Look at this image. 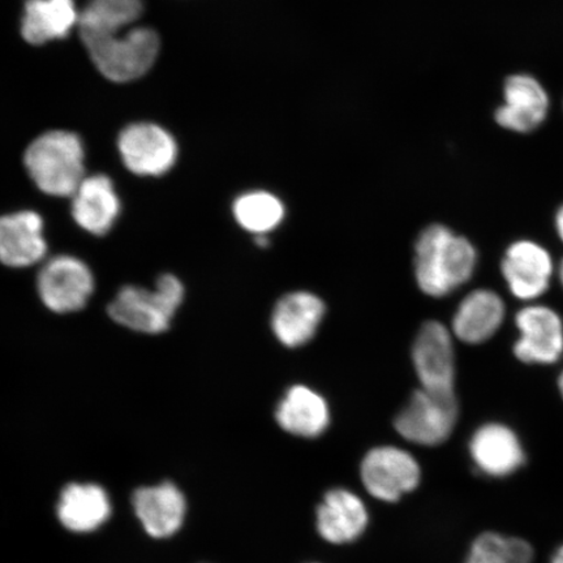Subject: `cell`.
Instances as JSON below:
<instances>
[{"mask_svg": "<svg viewBox=\"0 0 563 563\" xmlns=\"http://www.w3.org/2000/svg\"><path fill=\"white\" fill-rule=\"evenodd\" d=\"M477 266L476 245L445 224H429L415 243V279L429 298L442 299L460 290L474 278Z\"/></svg>", "mask_w": 563, "mask_h": 563, "instance_id": "cell-1", "label": "cell"}, {"mask_svg": "<svg viewBox=\"0 0 563 563\" xmlns=\"http://www.w3.org/2000/svg\"><path fill=\"white\" fill-rule=\"evenodd\" d=\"M24 165L40 191L70 197L86 178V151L76 133L48 131L27 146Z\"/></svg>", "mask_w": 563, "mask_h": 563, "instance_id": "cell-2", "label": "cell"}, {"mask_svg": "<svg viewBox=\"0 0 563 563\" xmlns=\"http://www.w3.org/2000/svg\"><path fill=\"white\" fill-rule=\"evenodd\" d=\"M185 300V286L173 274L161 276L150 288L125 286L108 308L119 325L143 334L166 332Z\"/></svg>", "mask_w": 563, "mask_h": 563, "instance_id": "cell-3", "label": "cell"}, {"mask_svg": "<svg viewBox=\"0 0 563 563\" xmlns=\"http://www.w3.org/2000/svg\"><path fill=\"white\" fill-rule=\"evenodd\" d=\"M84 46L106 79L130 82L150 73L158 58L161 42L152 27L132 26L121 33L87 42Z\"/></svg>", "mask_w": 563, "mask_h": 563, "instance_id": "cell-4", "label": "cell"}, {"mask_svg": "<svg viewBox=\"0 0 563 563\" xmlns=\"http://www.w3.org/2000/svg\"><path fill=\"white\" fill-rule=\"evenodd\" d=\"M460 410L456 394H439L419 387L397 413L394 428L413 445L439 446L452 438Z\"/></svg>", "mask_w": 563, "mask_h": 563, "instance_id": "cell-5", "label": "cell"}, {"mask_svg": "<svg viewBox=\"0 0 563 563\" xmlns=\"http://www.w3.org/2000/svg\"><path fill=\"white\" fill-rule=\"evenodd\" d=\"M517 338L512 355L520 364L553 367L563 361V317L543 300L528 302L514 314Z\"/></svg>", "mask_w": 563, "mask_h": 563, "instance_id": "cell-6", "label": "cell"}, {"mask_svg": "<svg viewBox=\"0 0 563 563\" xmlns=\"http://www.w3.org/2000/svg\"><path fill=\"white\" fill-rule=\"evenodd\" d=\"M499 273L511 297L528 305L543 300L551 290L558 263L543 243L522 238L506 246Z\"/></svg>", "mask_w": 563, "mask_h": 563, "instance_id": "cell-7", "label": "cell"}, {"mask_svg": "<svg viewBox=\"0 0 563 563\" xmlns=\"http://www.w3.org/2000/svg\"><path fill=\"white\" fill-rule=\"evenodd\" d=\"M411 358L422 389L456 394L455 338L445 323L438 320L422 323L412 343Z\"/></svg>", "mask_w": 563, "mask_h": 563, "instance_id": "cell-8", "label": "cell"}, {"mask_svg": "<svg viewBox=\"0 0 563 563\" xmlns=\"http://www.w3.org/2000/svg\"><path fill=\"white\" fill-rule=\"evenodd\" d=\"M361 478L373 498L393 504L419 488L421 467L417 457L402 448L377 446L364 455Z\"/></svg>", "mask_w": 563, "mask_h": 563, "instance_id": "cell-9", "label": "cell"}, {"mask_svg": "<svg viewBox=\"0 0 563 563\" xmlns=\"http://www.w3.org/2000/svg\"><path fill=\"white\" fill-rule=\"evenodd\" d=\"M37 290L44 305L55 313L80 311L95 291V277L80 258L60 255L42 266Z\"/></svg>", "mask_w": 563, "mask_h": 563, "instance_id": "cell-10", "label": "cell"}, {"mask_svg": "<svg viewBox=\"0 0 563 563\" xmlns=\"http://www.w3.org/2000/svg\"><path fill=\"white\" fill-rule=\"evenodd\" d=\"M118 150L129 170L140 176H161L178 159V144L170 132L154 123H133L121 132Z\"/></svg>", "mask_w": 563, "mask_h": 563, "instance_id": "cell-11", "label": "cell"}, {"mask_svg": "<svg viewBox=\"0 0 563 563\" xmlns=\"http://www.w3.org/2000/svg\"><path fill=\"white\" fill-rule=\"evenodd\" d=\"M508 320V305L501 294L478 287L464 295L450 323L455 341L482 346L493 340Z\"/></svg>", "mask_w": 563, "mask_h": 563, "instance_id": "cell-12", "label": "cell"}, {"mask_svg": "<svg viewBox=\"0 0 563 563\" xmlns=\"http://www.w3.org/2000/svg\"><path fill=\"white\" fill-rule=\"evenodd\" d=\"M325 314V301L319 295L305 290L288 292L273 308L272 332L282 346L299 349L313 340Z\"/></svg>", "mask_w": 563, "mask_h": 563, "instance_id": "cell-13", "label": "cell"}, {"mask_svg": "<svg viewBox=\"0 0 563 563\" xmlns=\"http://www.w3.org/2000/svg\"><path fill=\"white\" fill-rule=\"evenodd\" d=\"M470 455L482 474L508 477L522 468L527 456L518 434L509 426L489 421L478 427L470 440Z\"/></svg>", "mask_w": 563, "mask_h": 563, "instance_id": "cell-14", "label": "cell"}, {"mask_svg": "<svg viewBox=\"0 0 563 563\" xmlns=\"http://www.w3.org/2000/svg\"><path fill=\"white\" fill-rule=\"evenodd\" d=\"M367 506L356 493L333 488L325 493L316 510V528L327 543L343 545L354 543L367 530Z\"/></svg>", "mask_w": 563, "mask_h": 563, "instance_id": "cell-15", "label": "cell"}, {"mask_svg": "<svg viewBox=\"0 0 563 563\" xmlns=\"http://www.w3.org/2000/svg\"><path fill=\"white\" fill-rule=\"evenodd\" d=\"M505 103L496 111V122L516 133H531L545 122L549 97L541 84L530 75H512L505 82Z\"/></svg>", "mask_w": 563, "mask_h": 563, "instance_id": "cell-16", "label": "cell"}, {"mask_svg": "<svg viewBox=\"0 0 563 563\" xmlns=\"http://www.w3.org/2000/svg\"><path fill=\"white\" fill-rule=\"evenodd\" d=\"M47 253L44 220L33 210L0 217V263L27 267L42 262Z\"/></svg>", "mask_w": 563, "mask_h": 563, "instance_id": "cell-17", "label": "cell"}, {"mask_svg": "<svg viewBox=\"0 0 563 563\" xmlns=\"http://www.w3.org/2000/svg\"><path fill=\"white\" fill-rule=\"evenodd\" d=\"M274 417L282 431L309 440L321 438L332 421L325 397L307 385L288 387Z\"/></svg>", "mask_w": 563, "mask_h": 563, "instance_id": "cell-18", "label": "cell"}, {"mask_svg": "<svg viewBox=\"0 0 563 563\" xmlns=\"http://www.w3.org/2000/svg\"><path fill=\"white\" fill-rule=\"evenodd\" d=\"M73 217L91 235H104L121 213V199L109 176H86L73 196Z\"/></svg>", "mask_w": 563, "mask_h": 563, "instance_id": "cell-19", "label": "cell"}, {"mask_svg": "<svg viewBox=\"0 0 563 563\" xmlns=\"http://www.w3.org/2000/svg\"><path fill=\"white\" fill-rule=\"evenodd\" d=\"M133 505L144 530L154 539L170 538L185 523L186 498L172 483L139 489Z\"/></svg>", "mask_w": 563, "mask_h": 563, "instance_id": "cell-20", "label": "cell"}, {"mask_svg": "<svg viewBox=\"0 0 563 563\" xmlns=\"http://www.w3.org/2000/svg\"><path fill=\"white\" fill-rule=\"evenodd\" d=\"M75 0H26L21 35L27 44L41 46L66 38L79 24Z\"/></svg>", "mask_w": 563, "mask_h": 563, "instance_id": "cell-21", "label": "cell"}, {"mask_svg": "<svg viewBox=\"0 0 563 563\" xmlns=\"http://www.w3.org/2000/svg\"><path fill=\"white\" fill-rule=\"evenodd\" d=\"M110 514V499L98 485L70 484L62 493L58 516L69 531H95L109 519Z\"/></svg>", "mask_w": 563, "mask_h": 563, "instance_id": "cell-22", "label": "cell"}, {"mask_svg": "<svg viewBox=\"0 0 563 563\" xmlns=\"http://www.w3.org/2000/svg\"><path fill=\"white\" fill-rule=\"evenodd\" d=\"M143 13V0H89L77 24L82 44L130 30Z\"/></svg>", "mask_w": 563, "mask_h": 563, "instance_id": "cell-23", "label": "cell"}, {"mask_svg": "<svg viewBox=\"0 0 563 563\" xmlns=\"http://www.w3.org/2000/svg\"><path fill=\"white\" fill-rule=\"evenodd\" d=\"M232 216L239 227L251 234L267 235L285 221L286 207L278 196L256 189L236 197Z\"/></svg>", "mask_w": 563, "mask_h": 563, "instance_id": "cell-24", "label": "cell"}, {"mask_svg": "<svg viewBox=\"0 0 563 563\" xmlns=\"http://www.w3.org/2000/svg\"><path fill=\"white\" fill-rule=\"evenodd\" d=\"M534 549L530 541L487 531L471 544L464 563H533Z\"/></svg>", "mask_w": 563, "mask_h": 563, "instance_id": "cell-25", "label": "cell"}, {"mask_svg": "<svg viewBox=\"0 0 563 563\" xmlns=\"http://www.w3.org/2000/svg\"><path fill=\"white\" fill-rule=\"evenodd\" d=\"M553 224L555 235H558L559 241L563 244V203L558 211H555Z\"/></svg>", "mask_w": 563, "mask_h": 563, "instance_id": "cell-26", "label": "cell"}, {"mask_svg": "<svg viewBox=\"0 0 563 563\" xmlns=\"http://www.w3.org/2000/svg\"><path fill=\"white\" fill-rule=\"evenodd\" d=\"M555 282H558L561 290L563 291V257L558 263V274H555Z\"/></svg>", "mask_w": 563, "mask_h": 563, "instance_id": "cell-27", "label": "cell"}, {"mask_svg": "<svg viewBox=\"0 0 563 563\" xmlns=\"http://www.w3.org/2000/svg\"><path fill=\"white\" fill-rule=\"evenodd\" d=\"M551 563H563V545L553 554Z\"/></svg>", "mask_w": 563, "mask_h": 563, "instance_id": "cell-28", "label": "cell"}, {"mask_svg": "<svg viewBox=\"0 0 563 563\" xmlns=\"http://www.w3.org/2000/svg\"><path fill=\"white\" fill-rule=\"evenodd\" d=\"M558 390H559L561 399L563 400V367L560 371L559 377H558Z\"/></svg>", "mask_w": 563, "mask_h": 563, "instance_id": "cell-29", "label": "cell"}]
</instances>
